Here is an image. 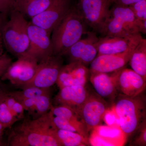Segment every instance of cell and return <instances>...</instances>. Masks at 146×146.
<instances>
[{
    "label": "cell",
    "mask_w": 146,
    "mask_h": 146,
    "mask_svg": "<svg viewBox=\"0 0 146 146\" xmlns=\"http://www.w3.org/2000/svg\"><path fill=\"white\" fill-rule=\"evenodd\" d=\"M49 111L33 119H25L8 137L11 146H61L55 133Z\"/></svg>",
    "instance_id": "6da1fadb"
},
{
    "label": "cell",
    "mask_w": 146,
    "mask_h": 146,
    "mask_svg": "<svg viewBox=\"0 0 146 146\" xmlns=\"http://www.w3.org/2000/svg\"><path fill=\"white\" fill-rule=\"evenodd\" d=\"M113 106L119 119L120 129L128 139L146 121L145 91L134 97L118 94Z\"/></svg>",
    "instance_id": "7a4b0ae2"
},
{
    "label": "cell",
    "mask_w": 146,
    "mask_h": 146,
    "mask_svg": "<svg viewBox=\"0 0 146 146\" xmlns=\"http://www.w3.org/2000/svg\"><path fill=\"white\" fill-rule=\"evenodd\" d=\"M85 23L78 9L72 7L52 32L53 55L63 57L70 47L81 39L85 33Z\"/></svg>",
    "instance_id": "3957f363"
},
{
    "label": "cell",
    "mask_w": 146,
    "mask_h": 146,
    "mask_svg": "<svg viewBox=\"0 0 146 146\" xmlns=\"http://www.w3.org/2000/svg\"><path fill=\"white\" fill-rule=\"evenodd\" d=\"M9 15V20L2 30L3 43L7 51L18 57L25 54L29 48V22L17 11L13 9Z\"/></svg>",
    "instance_id": "277c9868"
},
{
    "label": "cell",
    "mask_w": 146,
    "mask_h": 146,
    "mask_svg": "<svg viewBox=\"0 0 146 146\" xmlns=\"http://www.w3.org/2000/svg\"><path fill=\"white\" fill-rule=\"evenodd\" d=\"M104 36H126L140 33L139 24L129 6L115 4L100 32Z\"/></svg>",
    "instance_id": "5b68a950"
},
{
    "label": "cell",
    "mask_w": 146,
    "mask_h": 146,
    "mask_svg": "<svg viewBox=\"0 0 146 146\" xmlns=\"http://www.w3.org/2000/svg\"><path fill=\"white\" fill-rule=\"evenodd\" d=\"M110 106L94 92H90L78 112L89 132L101 125Z\"/></svg>",
    "instance_id": "8992f818"
},
{
    "label": "cell",
    "mask_w": 146,
    "mask_h": 146,
    "mask_svg": "<svg viewBox=\"0 0 146 146\" xmlns=\"http://www.w3.org/2000/svg\"><path fill=\"white\" fill-rule=\"evenodd\" d=\"M63 63L62 56L55 55L39 62L33 77L22 88L35 86L50 88L57 82Z\"/></svg>",
    "instance_id": "52a82bcc"
},
{
    "label": "cell",
    "mask_w": 146,
    "mask_h": 146,
    "mask_svg": "<svg viewBox=\"0 0 146 146\" xmlns=\"http://www.w3.org/2000/svg\"><path fill=\"white\" fill-rule=\"evenodd\" d=\"M17 58L18 59L11 63L1 78L13 85L22 87L33 77L39 62L26 54Z\"/></svg>",
    "instance_id": "ba28073f"
},
{
    "label": "cell",
    "mask_w": 146,
    "mask_h": 146,
    "mask_svg": "<svg viewBox=\"0 0 146 146\" xmlns=\"http://www.w3.org/2000/svg\"><path fill=\"white\" fill-rule=\"evenodd\" d=\"M28 32L29 45L26 54L41 62L53 55L50 34L44 29L29 22Z\"/></svg>",
    "instance_id": "9c48e42d"
},
{
    "label": "cell",
    "mask_w": 146,
    "mask_h": 146,
    "mask_svg": "<svg viewBox=\"0 0 146 146\" xmlns=\"http://www.w3.org/2000/svg\"><path fill=\"white\" fill-rule=\"evenodd\" d=\"M71 0H52L44 11L31 18V22L50 34L70 10Z\"/></svg>",
    "instance_id": "30bf717a"
},
{
    "label": "cell",
    "mask_w": 146,
    "mask_h": 146,
    "mask_svg": "<svg viewBox=\"0 0 146 146\" xmlns=\"http://www.w3.org/2000/svg\"><path fill=\"white\" fill-rule=\"evenodd\" d=\"M109 0H80L78 10L84 22L100 32L109 16Z\"/></svg>",
    "instance_id": "8fae6325"
},
{
    "label": "cell",
    "mask_w": 146,
    "mask_h": 146,
    "mask_svg": "<svg viewBox=\"0 0 146 146\" xmlns=\"http://www.w3.org/2000/svg\"><path fill=\"white\" fill-rule=\"evenodd\" d=\"M114 79L118 94L134 97L145 91L146 80L131 69L115 71Z\"/></svg>",
    "instance_id": "7c38bea8"
},
{
    "label": "cell",
    "mask_w": 146,
    "mask_h": 146,
    "mask_svg": "<svg viewBox=\"0 0 146 146\" xmlns=\"http://www.w3.org/2000/svg\"><path fill=\"white\" fill-rule=\"evenodd\" d=\"M87 37L80 39L70 47L63 56L70 62H78L87 66L91 64L98 54L97 42L99 38L94 32H88Z\"/></svg>",
    "instance_id": "4fadbf2b"
},
{
    "label": "cell",
    "mask_w": 146,
    "mask_h": 146,
    "mask_svg": "<svg viewBox=\"0 0 146 146\" xmlns=\"http://www.w3.org/2000/svg\"><path fill=\"white\" fill-rule=\"evenodd\" d=\"M136 46L124 52L97 56L90 65V73L113 72L125 68Z\"/></svg>",
    "instance_id": "5bb4252c"
},
{
    "label": "cell",
    "mask_w": 146,
    "mask_h": 146,
    "mask_svg": "<svg viewBox=\"0 0 146 146\" xmlns=\"http://www.w3.org/2000/svg\"><path fill=\"white\" fill-rule=\"evenodd\" d=\"M142 38L140 33L126 36H104L97 42V56L124 52L138 44Z\"/></svg>",
    "instance_id": "9a60e30c"
},
{
    "label": "cell",
    "mask_w": 146,
    "mask_h": 146,
    "mask_svg": "<svg viewBox=\"0 0 146 146\" xmlns=\"http://www.w3.org/2000/svg\"><path fill=\"white\" fill-rule=\"evenodd\" d=\"M90 76L89 69L85 65L79 62H70L61 68L56 84L59 89L65 86H85Z\"/></svg>",
    "instance_id": "2e32d148"
},
{
    "label": "cell",
    "mask_w": 146,
    "mask_h": 146,
    "mask_svg": "<svg viewBox=\"0 0 146 146\" xmlns=\"http://www.w3.org/2000/svg\"><path fill=\"white\" fill-rule=\"evenodd\" d=\"M85 86L77 85L60 88L55 98L57 105L68 106L78 114L82 106L89 96Z\"/></svg>",
    "instance_id": "e0dca14e"
},
{
    "label": "cell",
    "mask_w": 146,
    "mask_h": 146,
    "mask_svg": "<svg viewBox=\"0 0 146 146\" xmlns=\"http://www.w3.org/2000/svg\"><path fill=\"white\" fill-rule=\"evenodd\" d=\"M115 72L90 73L89 78L95 92L110 106L118 94L115 86Z\"/></svg>",
    "instance_id": "ac0fdd59"
},
{
    "label": "cell",
    "mask_w": 146,
    "mask_h": 146,
    "mask_svg": "<svg viewBox=\"0 0 146 146\" xmlns=\"http://www.w3.org/2000/svg\"><path fill=\"white\" fill-rule=\"evenodd\" d=\"M52 0H14L13 9L29 18H32L44 11Z\"/></svg>",
    "instance_id": "d6986e66"
},
{
    "label": "cell",
    "mask_w": 146,
    "mask_h": 146,
    "mask_svg": "<svg viewBox=\"0 0 146 146\" xmlns=\"http://www.w3.org/2000/svg\"><path fill=\"white\" fill-rule=\"evenodd\" d=\"M20 103L25 110L28 111L35 118L48 112L52 106L50 95L23 100Z\"/></svg>",
    "instance_id": "ffe728a7"
},
{
    "label": "cell",
    "mask_w": 146,
    "mask_h": 146,
    "mask_svg": "<svg viewBox=\"0 0 146 146\" xmlns=\"http://www.w3.org/2000/svg\"><path fill=\"white\" fill-rule=\"evenodd\" d=\"M129 63L131 70L146 80V39L142 38L131 54Z\"/></svg>",
    "instance_id": "44dd1931"
},
{
    "label": "cell",
    "mask_w": 146,
    "mask_h": 146,
    "mask_svg": "<svg viewBox=\"0 0 146 146\" xmlns=\"http://www.w3.org/2000/svg\"><path fill=\"white\" fill-rule=\"evenodd\" d=\"M55 133L61 146H86L90 144L89 140L77 132L56 128Z\"/></svg>",
    "instance_id": "7402d4cb"
},
{
    "label": "cell",
    "mask_w": 146,
    "mask_h": 146,
    "mask_svg": "<svg viewBox=\"0 0 146 146\" xmlns=\"http://www.w3.org/2000/svg\"><path fill=\"white\" fill-rule=\"evenodd\" d=\"M50 111L55 116L68 120L76 125L85 128L86 129L78 114L68 106L63 105L55 106L52 105Z\"/></svg>",
    "instance_id": "603a6c76"
},
{
    "label": "cell",
    "mask_w": 146,
    "mask_h": 146,
    "mask_svg": "<svg viewBox=\"0 0 146 146\" xmlns=\"http://www.w3.org/2000/svg\"><path fill=\"white\" fill-rule=\"evenodd\" d=\"M51 119L55 127L58 129L77 132L89 140L88 132L85 128L69 121L68 120L55 116L49 111Z\"/></svg>",
    "instance_id": "cb8c5ba5"
},
{
    "label": "cell",
    "mask_w": 146,
    "mask_h": 146,
    "mask_svg": "<svg viewBox=\"0 0 146 146\" xmlns=\"http://www.w3.org/2000/svg\"><path fill=\"white\" fill-rule=\"evenodd\" d=\"M19 102L23 100L33 98L36 97L50 95L49 88H42L30 86L23 89L21 91L9 93Z\"/></svg>",
    "instance_id": "d4e9b609"
},
{
    "label": "cell",
    "mask_w": 146,
    "mask_h": 146,
    "mask_svg": "<svg viewBox=\"0 0 146 146\" xmlns=\"http://www.w3.org/2000/svg\"><path fill=\"white\" fill-rule=\"evenodd\" d=\"M5 92L3 91L0 94V123L7 128H10L18 121L13 115L6 103L5 95Z\"/></svg>",
    "instance_id": "484cf974"
},
{
    "label": "cell",
    "mask_w": 146,
    "mask_h": 146,
    "mask_svg": "<svg viewBox=\"0 0 146 146\" xmlns=\"http://www.w3.org/2000/svg\"><path fill=\"white\" fill-rule=\"evenodd\" d=\"M5 99L9 108L18 121L24 119L25 110L21 103L16 100L9 93L5 92Z\"/></svg>",
    "instance_id": "4316f807"
},
{
    "label": "cell",
    "mask_w": 146,
    "mask_h": 146,
    "mask_svg": "<svg viewBox=\"0 0 146 146\" xmlns=\"http://www.w3.org/2000/svg\"><path fill=\"white\" fill-rule=\"evenodd\" d=\"M129 146H146V121L130 137Z\"/></svg>",
    "instance_id": "83f0119b"
},
{
    "label": "cell",
    "mask_w": 146,
    "mask_h": 146,
    "mask_svg": "<svg viewBox=\"0 0 146 146\" xmlns=\"http://www.w3.org/2000/svg\"><path fill=\"white\" fill-rule=\"evenodd\" d=\"M133 11L139 26L143 21H146V0H141L129 6Z\"/></svg>",
    "instance_id": "f1b7e54d"
},
{
    "label": "cell",
    "mask_w": 146,
    "mask_h": 146,
    "mask_svg": "<svg viewBox=\"0 0 146 146\" xmlns=\"http://www.w3.org/2000/svg\"><path fill=\"white\" fill-rule=\"evenodd\" d=\"M14 0H0V12L6 16L13 9Z\"/></svg>",
    "instance_id": "f546056e"
},
{
    "label": "cell",
    "mask_w": 146,
    "mask_h": 146,
    "mask_svg": "<svg viewBox=\"0 0 146 146\" xmlns=\"http://www.w3.org/2000/svg\"><path fill=\"white\" fill-rule=\"evenodd\" d=\"M11 63V58L6 54H3L0 57V77L2 76Z\"/></svg>",
    "instance_id": "4dcf8cb0"
},
{
    "label": "cell",
    "mask_w": 146,
    "mask_h": 146,
    "mask_svg": "<svg viewBox=\"0 0 146 146\" xmlns=\"http://www.w3.org/2000/svg\"><path fill=\"white\" fill-rule=\"evenodd\" d=\"M141 0H112V4L129 6Z\"/></svg>",
    "instance_id": "1f68e13d"
},
{
    "label": "cell",
    "mask_w": 146,
    "mask_h": 146,
    "mask_svg": "<svg viewBox=\"0 0 146 146\" xmlns=\"http://www.w3.org/2000/svg\"><path fill=\"white\" fill-rule=\"evenodd\" d=\"M7 16L0 12V32L1 33L2 30L6 22Z\"/></svg>",
    "instance_id": "d6a6232c"
},
{
    "label": "cell",
    "mask_w": 146,
    "mask_h": 146,
    "mask_svg": "<svg viewBox=\"0 0 146 146\" xmlns=\"http://www.w3.org/2000/svg\"><path fill=\"white\" fill-rule=\"evenodd\" d=\"M2 37L1 33L0 32V57H1L3 55V46Z\"/></svg>",
    "instance_id": "836d02e7"
},
{
    "label": "cell",
    "mask_w": 146,
    "mask_h": 146,
    "mask_svg": "<svg viewBox=\"0 0 146 146\" xmlns=\"http://www.w3.org/2000/svg\"><path fill=\"white\" fill-rule=\"evenodd\" d=\"M6 128L3 125L0 123V131H3Z\"/></svg>",
    "instance_id": "e575fe53"
},
{
    "label": "cell",
    "mask_w": 146,
    "mask_h": 146,
    "mask_svg": "<svg viewBox=\"0 0 146 146\" xmlns=\"http://www.w3.org/2000/svg\"><path fill=\"white\" fill-rule=\"evenodd\" d=\"M3 131H0V143H1V140L2 136Z\"/></svg>",
    "instance_id": "d590c367"
},
{
    "label": "cell",
    "mask_w": 146,
    "mask_h": 146,
    "mask_svg": "<svg viewBox=\"0 0 146 146\" xmlns=\"http://www.w3.org/2000/svg\"><path fill=\"white\" fill-rule=\"evenodd\" d=\"M110 3V4H112V0H109Z\"/></svg>",
    "instance_id": "8d00e7d4"
},
{
    "label": "cell",
    "mask_w": 146,
    "mask_h": 146,
    "mask_svg": "<svg viewBox=\"0 0 146 146\" xmlns=\"http://www.w3.org/2000/svg\"><path fill=\"white\" fill-rule=\"evenodd\" d=\"M3 91V90H1V88H0V94H1V93Z\"/></svg>",
    "instance_id": "74e56055"
}]
</instances>
